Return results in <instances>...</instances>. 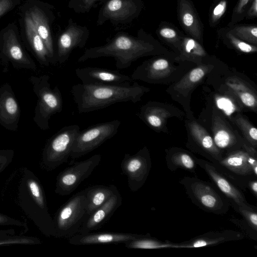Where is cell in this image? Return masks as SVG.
Here are the masks:
<instances>
[{
	"instance_id": "obj_1",
	"label": "cell",
	"mask_w": 257,
	"mask_h": 257,
	"mask_svg": "<svg viewBox=\"0 0 257 257\" xmlns=\"http://www.w3.org/2000/svg\"><path fill=\"white\" fill-rule=\"evenodd\" d=\"M157 49L155 41L143 29L137 36L118 32L104 45L86 49L77 61L110 57L115 59L117 69H123L141 57L155 54Z\"/></svg>"
},
{
	"instance_id": "obj_2",
	"label": "cell",
	"mask_w": 257,
	"mask_h": 257,
	"mask_svg": "<svg viewBox=\"0 0 257 257\" xmlns=\"http://www.w3.org/2000/svg\"><path fill=\"white\" fill-rule=\"evenodd\" d=\"M149 89L138 83L120 85L78 83L72 86L71 93L79 113L103 109L112 104L136 103Z\"/></svg>"
},
{
	"instance_id": "obj_3",
	"label": "cell",
	"mask_w": 257,
	"mask_h": 257,
	"mask_svg": "<svg viewBox=\"0 0 257 257\" xmlns=\"http://www.w3.org/2000/svg\"><path fill=\"white\" fill-rule=\"evenodd\" d=\"M33 91L38 97L34 120L42 130L49 128V121L51 116L62 111L63 99L58 86L51 88L49 76H31Z\"/></svg>"
},
{
	"instance_id": "obj_4",
	"label": "cell",
	"mask_w": 257,
	"mask_h": 257,
	"mask_svg": "<svg viewBox=\"0 0 257 257\" xmlns=\"http://www.w3.org/2000/svg\"><path fill=\"white\" fill-rule=\"evenodd\" d=\"M189 197L201 209L216 214L226 213L229 200L222 197L208 182L195 177H185L180 181Z\"/></svg>"
},
{
	"instance_id": "obj_5",
	"label": "cell",
	"mask_w": 257,
	"mask_h": 257,
	"mask_svg": "<svg viewBox=\"0 0 257 257\" xmlns=\"http://www.w3.org/2000/svg\"><path fill=\"white\" fill-rule=\"evenodd\" d=\"M85 190L74 195L60 209L57 216L56 229L59 237L70 238L79 233L88 217Z\"/></svg>"
},
{
	"instance_id": "obj_6",
	"label": "cell",
	"mask_w": 257,
	"mask_h": 257,
	"mask_svg": "<svg viewBox=\"0 0 257 257\" xmlns=\"http://www.w3.org/2000/svg\"><path fill=\"white\" fill-rule=\"evenodd\" d=\"M120 121L115 119L97 123L80 131L72 147L70 158L82 157L98 148L117 133Z\"/></svg>"
},
{
	"instance_id": "obj_7",
	"label": "cell",
	"mask_w": 257,
	"mask_h": 257,
	"mask_svg": "<svg viewBox=\"0 0 257 257\" xmlns=\"http://www.w3.org/2000/svg\"><path fill=\"white\" fill-rule=\"evenodd\" d=\"M143 8L142 0H107L99 11L96 25L107 21L114 26L130 24L139 16Z\"/></svg>"
},
{
	"instance_id": "obj_8",
	"label": "cell",
	"mask_w": 257,
	"mask_h": 257,
	"mask_svg": "<svg viewBox=\"0 0 257 257\" xmlns=\"http://www.w3.org/2000/svg\"><path fill=\"white\" fill-rule=\"evenodd\" d=\"M101 160V156L96 154L65 168L58 177L57 192L63 196L70 194L91 174Z\"/></svg>"
},
{
	"instance_id": "obj_9",
	"label": "cell",
	"mask_w": 257,
	"mask_h": 257,
	"mask_svg": "<svg viewBox=\"0 0 257 257\" xmlns=\"http://www.w3.org/2000/svg\"><path fill=\"white\" fill-rule=\"evenodd\" d=\"M120 167L127 177L128 186L132 192L139 190L145 184L151 168V160L148 149L144 147L134 155L125 154Z\"/></svg>"
},
{
	"instance_id": "obj_10",
	"label": "cell",
	"mask_w": 257,
	"mask_h": 257,
	"mask_svg": "<svg viewBox=\"0 0 257 257\" xmlns=\"http://www.w3.org/2000/svg\"><path fill=\"white\" fill-rule=\"evenodd\" d=\"M80 131L77 124L69 125L62 127L51 137L47 144V153L52 166L57 167L67 162Z\"/></svg>"
},
{
	"instance_id": "obj_11",
	"label": "cell",
	"mask_w": 257,
	"mask_h": 257,
	"mask_svg": "<svg viewBox=\"0 0 257 257\" xmlns=\"http://www.w3.org/2000/svg\"><path fill=\"white\" fill-rule=\"evenodd\" d=\"M89 35L87 27L80 25L70 18L58 37L56 60L60 64L65 63L74 49L85 46Z\"/></svg>"
},
{
	"instance_id": "obj_12",
	"label": "cell",
	"mask_w": 257,
	"mask_h": 257,
	"mask_svg": "<svg viewBox=\"0 0 257 257\" xmlns=\"http://www.w3.org/2000/svg\"><path fill=\"white\" fill-rule=\"evenodd\" d=\"M75 74L82 84L120 85L133 82L130 76L117 70L99 67L77 68Z\"/></svg>"
},
{
	"instance_id": "obj_13",
	"label": "cell",
	"mask_w": 257,
	"mask_h": 257,
	"mask_svg": "<svg viewBox=\"0 0 257 257\" xmlns=\"http://www.w3.org/2000/svg\"><path fill=\"white\" fill-rule=\"evenodd\" d=\"M196 164L203 168L219 189L228 198L229 203L243 207H251L242 192L218 171L212 164L197 159Z\"/></svg>"
},
{
	"instance_id": "obj_14",
	"label": "cell",
	"mask_w": 257,
	"mask_h": 257,
	"mask_svg": "<svg viewBox=\"0 0 257 257\" xmlns=\"http://www.w3.org/2000/svg\"><path fill=\"white\" fill-rule=\"evenodd\" d=\"M20 109L12 88L8 84L0 88V124L15 131L20 119Z\"/></svg>"
},
{
	"instance_id": "obj_15",
	"label": "cell",
	"mask_w": 257,
	"mask_h": 257,
	"mask_svg": "<svg viewBox=\"0 0 257 257\" xmlns=\"http://www.w3.org/2000/svg\"><path fill=\"white\" fill-rule=\"evenodd\" d=\"M121 204L122 197L117 190L107 202L88 216L82 225L79 233L85 234L100 229Z\"/></svg>"
},
{
	"instance_id": "obj_16",
	"label": "cell",
	"mask_w": 257,
	"mask_h": 257,
	"mask_svg": "<svg viewBox=\"0 0 257 257\" xmlns=\"http://www.w3.org/2000/svg\"><path fill=\"white\" fill-rule=\"evenodd\" d=\"M1 50L14 66L36 70L34 62L25 53L15 32L11 29L4 35Z\"/></svg>"
},
{
	"instance_id": "obj_17",
	"label": "cell",
	"mask_w": 257,
	"mask_h": 257,
	"mask_svg": "<svg viewBox=\"0 0 257 257\" xmlns=\"http://www.w3.org/2000/svg\"><path fill=\"white\" fill-rule=\"evenodd\" d=\"M142 234L119 232H96L77 234L69 238L73 245H86L101 243H125L141 236Z\"/></svg>"
},
{
	"instance_id": "obj_18",
	"label": "cell",
	"mask_w": 257,
	"mask_h": 257,
	"mask_svg": "<svg viewBox=\"0 0 257 257\" xmlns=\"http://www.w3.org/2000/svg\"><path fill=\"white\" fill-rule=\"evenodd\" d=\"M243 238L239 232L225 230L219 231L207 232L196 236L189 240L179 243H173L172 248H196L203 246H212L232 240H236Z\"/></svg>"
},
{
	"instance_id": "obj_19",
	"label": "cell",
	"mask_w": 257,
	"mask_h": 257,
	"mask_svg": "<svg viewBox=\"0 0 257 257\" xmlns=\"http://www.w3.org/2000/svg\"><path fill=\"white\" fill-rule=\"evenodd\" d=\"M178 16L181 25L193 39L202 41L203 27L189 0H178Z\"/></svg>"
},
{
	"instance_id": "obj_20",
	"label": "cell",
	"mask_w": 257,
	"mask_h": 257,
	"mask_svg": "<svg viewBox=\"0 0 257 257\" xmlns=\"http://www.w3.org/2000/svg\"><path fill=\"white\" fill-rule=\"evenodd\" d=\"M36 30L44 42L49 53L51 62L56 57L50 28V20L42 9L35 7L29 14Z\"/></svg>"
},
{
	"instance_id": "obj_21",
	"label": "cell",
	"mask_w": 257,
	"mask_h": 257,
	"mask_svg": "<svg viewBox=\"0 0 257 257\" xmlns=\"http://www.w3.org/2000/svg\"><path fill=\"white\" fill-rule=\"evenodd\" d=\"M249 155L245 151L237 150L229 152L225 157L222 158L218 163L238 175H254L252 168L248 162Z\"/></svg>"
},
{
	"instance_id": "obj_22",
	"label": "cell",
	"mask_w": 257,
	"mask_h": 257,
	"mask_svg": "<svg viewBox=\"0 0 257 257\" xmlns=\"http://www.w3.org/2000/svg\"><path fill=\"white\" fill-rule=\"evenodd\" d=\"M87 200V214L89 216L118 190L113 185H95L84 189Z\"/></svg>"
},
{
	"instance_id": "obj_23",
	"label": "cell",
	"mask_w": 257,
	"mask_h": 257,
	"mask_svg": "<svg viewBox=\"0 0 257 257\" xmlns=\"http://www.w3.org/2000/svg\"><path fill=\"white\" fill-rule=\"evenodd\" d=\"M189 126L192 136L197 144L214 160L219 162L223 158L221 152L207 132L195 121L190 122Z\"/></svg>"
},
{
	"instance_id": "obj_24",
	"label": "cell",
	"mask_w": 257,
	"mask_h": 257,
	"mask_svg": "<svg viewBox=\"0 0 257 257\" xmlns=\"http://www.w3.org/2000/svg\"><path fill=\"white\" fill-rule=\"evenodd\" d=\"M25 27L27 38L37 57L42 64L48 66L51 62L49 53L29 14L25 17Z\"/></svg>"
},
{
	"instance_id": "obj_25",
	"label": "cell",
	"mask_w": 257,
	"mask_h": 257,
	"mask_svg": "<svg viewBox=\"0 0 257 257\" xmlns=\"http://www.w3.org/2000/svg\"><path fill=\"white\" fill-rule=\"evenodd\" d=\"M213 140L220 152L221 150L234 151L233 149H236L237 145V139L233 133L221 121L214 122Z\"/></svg>"
},
{
	"instance_id": "obj_26",
	"label": "cell",
	"mask_w": 257,
	"mask_h": 257,
	"mask_svg": "<svg viewBox=\"0 0 257 257\" xmlns=\"http://www.w3.org/2000/svg\"><path fill=\"white\" fill-rule=\"evenodd\" d=\"M180 49L179 59L181 60L200 61L207 54L201 44L191 37H182Z\"/></svg>"
},
{
	"instance_id": "obj_27",
	"label": "cell",
	"mask_w": 257,
	"mask_h": 257,
	"mask_svg": "<svg viewBox=\"0 0 257 257\" xmlns=\"http://www.w3.org/2000/svg\"><path fill=\"white\" fill-rule=\"evenodd\" d=\"M167 165L171 171L178 168L194 172L196 162L188 153L184 152H176L169 154L166 158Z\"/></svg>"
},
{
	"instance_id": "obj_28",
	"label": "cell",
	"mask_w": 257,
	"mask_h": 257,
	"mask_svg": "<svg viewBox=\"0 0 257 257\" xmlns=\"http://www.w3.org/2000/svg\"><path fill=\"white\" fill-rule=\"evenodd\" d=\"M209 69V66L207 65H202L193 69L177 83L175 88L180 92L190 90L201 81Z\"/></svg>"
},
{
	"instance_id": "obj_29",
	"label": "cell",
	"mask_w": 257,
	"mask_h": 257,
	"mask_svg": "<svg viewBox=\"0 0 257 257\" xmlns=\"http://www.w3.org/2000/svg\"><path fill=\"white\" fill-rule=\"evenodd\" d=\"M173 244V243L163 242L145 235L124 243L125 246L127 248L139 249L172 248Z\"/></svg>"
},
{
	"instance_id": "obj_30",
	"label": "cell",
	"mask_w": 257,
	"mask_h": 257,
	"mask_svg": "<svg viewBox=\"0 0 257 257\" xmlns=\"http://www.w3.org/2000/svg\"><path fill=\"white\" fill-rule=\"evenodd\" d=\"M228 87L236 94L244 105L254 108L256 106V99L253 92L244 84L235 81L227 82Z\"/></svg>"
},
{
	"instance_id": "obj_31",
	"label": "cell",
	"mask_w": 257,
	"mask_h": 257,
	"mask_svg": "<svg viewBox=\"0 0 257 257\" xmlns=\"http://www.w3.org/2000/svg\"><path fill=\"white\" fill-rule=\"evenodd\" d=\"M228 31L237 38L248 43H257V27L255 26H230Z\"/></svg>"
},
{
	"instance_id": "obj_32",
	"label": "cell",
	"mask_w": 257,
	"mask_h": 257,
	"mask_svg": "<svg viewBox=\"0 0 257 257\" xmlns=\"http://www.w3.org/2000/svg\"><path fill=\"white\" fill-rule=\"evenodd\" d=\"M233 120L241 131L247 141L253 147L256 148L257 145L256 128L239 114L234 117Z\"/></svg>"
},
{
	"instance_id": "obj_33",
	"label": "cell",
	"mask_w": 257,
	"mask_h": 257,
	"mask_svg": "<svg viewBox=\"0 0 257 257\" xmlns=\"http://www.w3.org/2000/svg\"><path fill=\"white\" fill-rule=\"evenodd\" d=\"M107 0H69L68 7L77 14H85L89 12L95 4L98 2Z\"/></svg>"
},
{
	"instance_id": "obj_34",
	"label": "cell",
	"mask_w": 257,
	"mask_h": 257,
	"mask_svg": "<svg viewBox=\"0 0 257 257\" xmlns=\"http://www.w3.org/2000/svg\"><path fill=\"white\" fill-rule=\"evenodd\" d=\"M234 208L243 217L247 224L257 232V213L253 206L243 207L232 205Z\"/></svg>"
},
{
	"instance_id": "obj_35",
	"label": "cell",
	"mask_w": 257,
	"mask_h": 257,
	"mask_svg": "<svg viewBox=\"0 0 257 257\" xmlns=\"http://www.w3.org/2000/svg\"><path fill=\"white\" fill-rule=\"evenodd\" d=\"M225 36L229 43L235 48L240 52L250 53L255 52L257 50L256 46L237 38L228 31L225 33Z\"/></svg>"
},
{
	"instance_id": "obj_36",
	"label": "cell",
	"mask_w": 257,
	"mask_h": 257,
	"mask_svg": "<svg viewBox=\"0 0 257 257\" xmlns=\"http://www.w3.org/2000/svg\"><path fill=\"white\" fill-rule=\"evenodd\" d=\"M159 35L169 43H177L180 48L182 36H179L175 29L168 26H162L158 30Z\"/></svg>"
},
{
	"instance_id": "obj_37",
	"label": "cell",
	"mask_w": 257,
	"mask_h": 257,
	"mask_svg": "<svg viewBox=\"0 0 257 257\" xmlns=\"http://www.w3.org/2000/svg\"><path fill=\"white\" fill-rule=\"evenodd\" d=\"M252 0H239L232 15L231 22L230 26L235 25L244 18L245 13L247 11V8L250 3Z\"/></svg>"
},
{
	"instance_id": "obj_38",
	"label": "cell",
	"mask_w": 257,
	"mask_h": 257,
	"mask_svg": "<svg viewBox=\"0 0 257 257\" xmlns=\"http://www.w3.org/2000/svg\"><path fill=\"white\" fill-rule=\"evenodd\" d=\"M227 8L226 0L220 1L214 8L210 17V24L212 26L216 25L224 14Z\"/></svg>"
},
{
	"instance_id": "obj_39",
	"label": "cell",
	"mask_w": 257,
	"mask_h": 257,
	"mask_svg": "<svg viewBox=\"0 0 257 257\" xmlns=\"http://www.w3.org/2000/svg\"><path fill=\"white\" fill-rule=\"evenodd\" d=\"M216 103L218 107L227 115H231L236 109L234 104L226 97L218 98L216 99Z\"/></svg>"
},
{
	"instance_id": "obj_40",
	"label": "cell",
	"mask_w": 257,
	"mask_h": 257,
	"mask_svg": "<svg viewBox=\"0 0 257 257\" xmlns=\"http://www.w3.org/2000/svg\"><path fill=\"white\" fill-rule=\"evenodd\" d=\"M15 5L14 0H0V17L12 10Z\"/></svg>"
},
{
	"instance_id": "obj_41",
	"label": "cell",
	"mask_w": 257,
	"mask_h": 257,
	"mask_svg": "<svg viewBox=\"0 0 257 257\" xmlns=\"http://www.w3.org/2000/svg\"><path fill=\"white\" fill-rule=\"evenodd\" d=\"M29 186L32 192V194L38 199L39 203L42 205L43 203L42 197L41 194L40 190L39 187H38L37 184L34 182L32 181L29 183Z\"/></svg>"
},
{
	"instance_id": "obj_42",
	"label": "cell",
	"mask_w": 257,
	"mask_h": 257,
	"mask_svg": "<svg viewBox=\"0 0 257 257\" xmlns=\"http://www.w3.org/2000/svg\"><path fill=\"white\" fill-rule=\"evenodd\" d=\"M257 16V0H252L251 5L247 9L245 17L246 19H252Z\"/></svg>"
},
{
	"instance_id": "obj_43",
	"label": "cell",
	"mask_w": 257,
	"mask_h": 257,
	"mask_svg": "<svg viewBox=\"0 0 257 257\" xmlns=\"http://www.w3.org/2000/svg\"><path fill=\"white\" fill-rule=\"evenodd\" d=\"M249 188L255 197L257 196V181L252 180L249 183Z\"/></svg>"
}]
</instances>
